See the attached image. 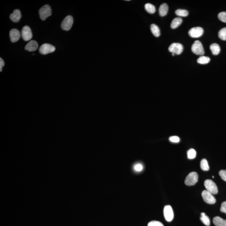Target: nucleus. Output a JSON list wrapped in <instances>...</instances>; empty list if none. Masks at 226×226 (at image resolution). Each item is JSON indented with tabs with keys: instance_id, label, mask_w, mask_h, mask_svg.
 I'll return each mask as SVG.
<instances>
[{
	"instance_id": "f257e3e1",
	"label": "nucleus",
	"mask_w": 226,
	"mask_h": 226,
	"mask_svg": "<svg viewBox=\"0 0 226 226\" xmlns=\"http://www.w3.org/2000/svg\"><path fill=\"white\" fill-rule=\"evenodd\" d=\"M198 175L196 172L190 173L185 180V183L188 186H194L198 182Z\"/></svg>"
},
{
	"instance_id": "f03ea898",
	"label": "nucleus",
	"mask_w": 226,
	"mask_h": 226,
	"mask_svg": "<svg viewBox=\"0 0 226 226\" xmlns=\"http://www.w3.org/2000/svg\"><path fill=\"white\" fill-rule=\"evenodd\" d=\"M204 185L206 190L212 193V194H217L218 190L217 186L214 182L210 179L205 180L204 182Z\"/></svg>"
},
{
	"instance_id": "7ed1b4c3",
	"label": "nucleus",
	"mask_w": 226,
	"mask_h": 226,
	"mask_svg": "<svg viewBox=\"0 0 226 226\" xmlns=\"http://www.w3.org/2000/svg\"><path fill=\"white\" fill-rule=\"evenodd\" d=\"M191 51L197 55H203L204 54V48L202 43L199 41H195L191 47Z\"/></svg>"
},
{
	"instance_id": "20e7f679",
	"label": "nucleus",
	"mask_w": 226,
	"mask_h": 226,
	"mask_svg": "<svg viewBox=\"0 0 226 226\" xmlns=\"http://www.w3.org/2000/svg\"><path fill=\"white\" fill-rule=\"evenodd\" d=\"M39 14L41 20H45L49 16L52 14V10L50 6L45 5L41 8L39 10Z\"/></svg>"
},
{
	"instance_id": "39448f33",
	"label": "nucleus",
	"mask_w": 226,
	"mask_h": 226,
	"mask_svg": "<svg viewBox=\"0 0 226 226\" xmlns=\"http://www.w3.org/2000/svg\"><path fill=\"white\" fill-rule=\"evenodd\" d=\"M73 23V17L68 16L64 18L61 24L62 29L64 30L69 31L70 30Z\"/></svg>"
},
{
	"instance_id": "423d86ee",
	"label": "nucleus",
	"mask_w": 226,
	"mask_h": 226,
	"mask_svg": "<svg viewBox=\"0 0 226 226\" xmlns=\"http://www.w3.org/2000/svg\"><path fill=\"white\" fill-rule=\"evenodd\" d=\"M202 195L203 200L206 203L211 204L216 203V200L215 198L213 196L212 193H210L208 191H203L202 192Z\"/></svg>"
},
{
	"instance_id": "0eeeda50",
	"label": "nucleus",
	"mask_w": 226,
	"mask_h": 226,
	"mask_svg": "<svg viewBox=\"0 0 226 226\" xmlns=\"http://www.w3.org/2000/svg\"><path fill=\"white\" fill-rule=\"evenodd\" d=\"M183 47L182 44L179 43H173L170 46L168 50L170 52L179 55L182 53Z\"/></svg>"
},
{
	"instance_id": "6e6552de",
	"label": "nucleus",
	"mask_w": 226,
	"mask_h": 226,
	"mask_svg": "<svg viewBox=\"0 0 226 226\" xmlns=\"http://www.w3.org/2000/svg\"><path fill=\"white\" fill-rule=\"evenodd\" d=\"M21 36L23 39L25 41H28L32 38V32L29 26H26L23 27L22 29Z\"/></svg>"
},
{
	"instance_id": "1a4fd4ad",
	"label": "nucleus",
	"mask_w": 226,
	"mask_h": 226,
	"mask_svg": "<svg viewBox=\"0 0 226 226\" xmlns=\"http://www.w3.org/2000/svg\"><path fill=\"white\" fill-rule=\"evenodd\" d=\"M55 50V47L54 46L49 44H44L39 48V53L42 55H47V54L53 53Z\"/></svg>"
},
{
	"instance_id": "9d476101",
	"label": "nucleus",
	"mask_w": 226,
	"mask_h": 226,
	"mask_svg": "<svg viewBox=\"0 0 226 226\" xmlns=\"http://www.w3.org/2000/svg\"><path fill=\"white\" fill-rule=\"evenodd\" d=\"M163 213L166 220L169 222L172 221L173 219L174 214L171 206L170 205L166 206L164 207Z\"/></svg>"
},
{
	"instance_id": "9b49d317",
	"label": "nucleus",
	"mask_w": 226,
	"mask_h": 226,
	"mask_svg": "<svg viewBox=\"0 0 226 226\" xmlns=\"http://www.w3.org/2000/svg\"><path fill=\"white\" fill-rule=\"evenodd\" d=\"M204 33V30L201 27H196L191 28L189 32V36L192 38H198L201 37Z\"/></svg>"
},
{
	"instance_id": "f8f14e48",
	"label": "nucleus",
	"mask_w": 226,
	"mask_h": 226,
	"mask_svg": "<svg viewBox=\"0 0 226 226\" xmlns=\"http://www.w3.org/2000/svg\"><path fill=\"white\" fill-rule=\"evenodd\" d=\"M9 35L11 42H16L20 39L21 33L18 30L14 29L10 32Z\"/></svg>"
},
{
	"instance_id": "ddd939ff",
	"label": "nucleus",
	"mask_w": 226,
	"mask_h": 226,
	"mask_svg": "<svg viewBox=\"0 0 226 226\" xmlns=\"http://www.w3.org/2000/svg\"><path fill=\"white\" fill-rule=\"evenodd\" d=\"M10 18L14 22H18L22 18L21 11L18 9L15 10L10 16Z\"/></svg>"
},
{
	"instance_id": "4468645a",
	"label": "nucleus",
	"mask_w": 226,
	"mask_h": 226,
	"mask_svg": "<svg viewBox=\"0 0 226 226\" xmlns=\"http://www.w3.org/2000/svg\"><path fill=\"white\" fill-rule=\"evenodd\" d=\"M38 47V44L37 41L32 40L26 45L25 49L26 50H28L30 52H33L37 50Z\"/></svg>"
},
{
	"instance_id": "2eb2a0df",
	"label": "nucleus",
	"mask_w": 226,
	"mask_h": 226,
	"mask_svg": "<svg viewBox=\"0 0 226 226\" xmlns=\"http://www.w3.org/2000/svg\"><path fill=\"white\" fill-rule=\"evenodd\" d=\"M213 222L216 226H226V220L219 217L213 218Z\"/></svg>"
},
{
	"instance_id": "dca6fc26",
	"label": "nucleus",
	"mask_w": 226,
	"mask_h": 226,
	"mask_svg": "<svg viewBox=\"0 0 226 226\" xmlns=\"http://www.w3.org/2000/svg\"><path fill=\"white\" fill-rule=\"evenodd\" d=\"M168 10V5L166 3L161 4L159 9V13L161 16H164L166 15Z\"/></svg>"
},
{
	"instance_id": "f3484780",
	"label": "nucleus",
	"mask_w": 226,
	"mask_h": 226,
	"mask_svg": "<svg viewBox=\"0 0 226 226\" xmlns=\"http://www.w3.org/2000/svg\"><path fill=\"white\" fill-rule=\"evenodd\" d=\"M210 49L213 55H218L220 52V47L218 44L214 43L210 45Z\"/></svg>"
},
{
	"instance_id": "a211bd4d",
	"label": "nucleus",
	"mask_w": 226,
	"mask_h": 226,
	"mask_svg": "<svg viewBox=\"0 0 226 226\" xmlns=\"http://www.w3.org/2000/svg\"><path fill=\"white\" fill-rule=\"evenodd\" d=\"M182 21V19L181 18H175L172 21L170 24V27L173 29H176L181 24Z\"/></svg>"
},
{
	"instance_id": "6ab92c4d",
	"label": "nucleus",
	"mask_w": 226,
	"mask_h": 226,
	"mask_svg": "<svg viewBox=\"0 0 226 226\" xmlns=\"http://www.w3.org/2000/svg\"><path fill=\"white\" fill-rule=\"evenodd\" d=\"M150 30L154 35L156 37H159L160 36V33L159 28L158 26L155 24L151 25Z\"/></svg>"
},
{
	"instance_id": "aec40b11",
	"label": "nucleus",
	"mask_w": 226,
	"mask_h": 226,
	"mask_svg": "<svg viewBox=\"0 0 226 226\" xmlns=\"http://www.w3.org/2000/svg\"><path fill=\"white\" fill-rule=\"evenodd\" d=\"M200 219H201V221L203 222V224H204L206 225L207 226L210 225V218L208 216L206 215L205 213L202 212L201 214Z\"/></svg>"
},
{
	"instance_id": "412c9836",
	"label": "nucleus",
	"mask_w": 226,
	"mask_h": 226,
	"mask_svg": "<svg viewBox=\"0 0 226 226\" xmlns=\"http://www.w3.org/2000/svg\"><path fill=\"white\" fill-rule=\"evenodd\" d=\"M210 61V57L208 56H201L198 58L197 60V62L199 64H202V65H205V64H207L209 63Z\"/></svg>"
},
{
	"instance_id": "4be33fe9",
	"label": "nucleus",
	"mask_w": 226,
	"mask_h": 226,
	"mask_svg": "<svg viewBox=\"0 0 226 226\" xmlns=\"http://www.w3.org/2000/svg\"><path fill=\"white\" fill-rule=\"evenodd\" d=\"M145 8L146 11L148 13L150 14H154L156 11L155 7L151 3H148L146 4L145 6Z\"/></svg>"
},
{
	"instance_id": "5701e85b",
	"label": "nucleus",
	"mask_w": 226,
	"mask_h": 226,
	"mask_svg": "<svg viewBox=\"0 0 226 226\" xmlns=\"http://www.w3.org/2000/svg\"><path fill=\"white\" fill-rule=\"evenodd\" d=\"M201 169L204 171H208L210 169V167L208 165V162L205 159H203L200 162Z\"/></svg>"
},
{
	"instance_id": "b1692460",
	"label": "nucleus",
	"mask_w": 226,
	"mask_h": 226,
	"mask_svg": "<svg viewBox=\"0 0 226 226\" xmlns=\"http://www.w3.org/2000/svg\"><path fill=\"white\" fill-rule=\"evenodd\" d=\"M175 13L177 16H179L186 17L189 14V13L187 10L184 9H177L175 11Z\"/></svg>"
},
{
	"instance_id": "393cba45",
	"label": "nucleus",
	"mask_w": 226,
	"mask_h": 226,
	"mask_svg": "<svg viewBox=\"0 0 226 226\" xmlns=\"http://www.w3.org/2000/svg\"><path fill=\"white\" fill-rule=\"evenodd\" d=\"M218 36L221 40H226V27L222 28L219 31Z\"/></svg>"
},
{
	"instance_id": "a878e982",
	"label": "nucleus",
	"mask_w": 226,
	"mask_h": 226,
	"mask_svg": "<svg viewBox=\"0 0 226 226\" xmlns=\"http://www.w3.org/2000/svg\"><path fill=\"white\" fill-rule=\"evenodd\" d=\"M196 155V152L194 149L191 148L187 151V156L188 158L189 159H193L195 158Z\"/></svg>"
},
{
	"instance_id": "bb28decb",
	"label": "nucleus",
	"mask_w": 226,
	"mask_h": 226,
	"mask_svg": "<svg viewBox=\"0 0 226 226\" xmlns=\"http://www.w3.org/2000/svg\"><path fill=\"white\" fill-rule=\"evenodd\" d=\"M218 18L221 22L226 23V11L221 12L219 13L218 16Z\"/></svg>"
},
{
	"instance_id": "cd10ccee",
	"label": "nucleus",
	"mask_w": 226,
	"mask_h": 226,
	"mask_svg": "<svg viewBox=\"0 0 226 226\" xmlns=\"http://www.w3.org/2000/svg\"><path fill=\"white\" fill-rule=\"evenodd\" d=\"M148 226H164L160 221H152L148 224Z\"/></svg>"
},
{
	"instance_id": "c85d7f7f",
	"label": "nucleus",
	"mask_w": 226,
	"mask_h": 226,
	"mask_svg": "<svg viewBox=\"0 0 226 226\" xmlns=\"http://www.w3.org/2000/svg\"><path fill=\"white\" fill-rule=\"evenodd\" d=\"M219 173L221 179L225 181H226V170H220Z\"/></svg>"
},
{
	"instance_id": "c756f323",
	"label": "nucleus",
	"mask_w": 226,
	"mask_h": 226,
	"mask_svg": "<svg viewBox=\"0 0 226 226\" xmlns=\"http://www.w3.org/2000/svg\"><path fill=\"white\" fill-rule=\"evenodd\" d=\"M134 168L135 170L137 171V172H140L143 169V165L142 164H139V163L135 164L134 166Z\"/></svg>"
},
{
	"instance_id": "7c9ffc66",
	"label": "nucleus",
	"mask_w": 226,
	"mask_h": 226,
	"mask_svg": "<svg viewBox=\"0 0 226 226\" xmlns=\"http://www.w3.org/2000/svg\"><path fill=\"white\" fill-rule=\"evenodd\" d=\"M169 139L170 141L172 143H178L180 142V138L178 136H171L169 137Z\"/></svg>"
},
{
	"instance_id": "2f4dec72",
	"label": "nucleus",
	"mask_w": 226,
	"mask_h": 226,
	"mask_svg": "<svg viewBox=\"0 0 226 226\" xmlns=\"http://www.w3.org/2000/svg\"><path fill=\"white\" fill-rule=\"evenodd\" d=\"M221 212L225 213L226 214V201L222 202L220 208Z\"/></svg>"
},
{
	"instance_id": "473e14b6",
	"label": "nucleus",
	"mask_w": 226,
	"mask_h": 226,
	"mask_svg": "<svg viewBox=\"0 0 226 226\" xmlns=\"http://www.w3.org/2000/svg\"><path fill=\"white\" fill-rule=\"evenodd\" d=\"M5 65V63L3 60L1 58H0V71H2V68Z\"/></svg>"
},
{
	"instance_id": "72a5a7b5",
	"label": "nucleus",
	"mask_w": 226,
	"mask_h": 226,
	"mask_svg": "<svg viewBox=\"0 0 226 226\" xmlns=\"http://www.w3.org/2000/svg\"><path fill=\"white\" fill-rule=\"evenodd\" d=\"M172 55H173V56H174L175 55V54L174 53H172Z\"/></svg>"
},
{
	"instance_id": "f704fd0d",
	"label": "nucleus",
	"mask_w": 226,
	"mask_h": 226,
	"mask_svg": "<svg viewBox=\"0 0 226 226\" xmlns=\"http://www.w3.org/2000/svg\"><path fill=\"white\" fill-rule=\"evenodd\" d=\"M212 178H214V176H212Z\"/></svg>"
}]
</instances>
